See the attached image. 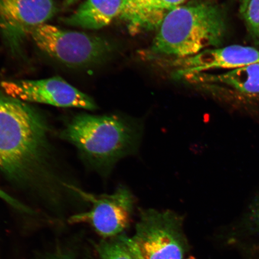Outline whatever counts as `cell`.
<instances>
[{
	"label": "cell",
	"instance_id": "1",
	"mask_svg": "<svg viewBox=\"0 0 259 259\" xmlns=\"http://www.w3.org/2000/svg\"><path fill=\"white\" fill-rule=\"evenodd\" d=\"M225 31L224 16L218 6L205 2L182 5L162 22L150 51L176 59L192 57L219 47Z\"/></svg>",
	"mask_w": 259,
	"mask_h": 259
},
{
	"label": "cell",
	"instance_id": "2",
	"mask_svg": "<svg viewBox=\"0 0 259 259\" xmlns=\"http://www.w3.org/2000/svg\"><path fill=\"white\" fill-rule=\"evenodd\" d=\"M142 132L139 121L124 116L82 114L73 119L64 135L96 166L110 170L136 153Z\"/></svg>",
	"mask_w": 259,
	"mask_h": 259
},
{
	"label": "cell",
	"instance_id": "3",
	"mask_svg": "<svg viewBox=\"0 0 259 259\" xmlns=\"http://www.w3.org/2000/svg\"><path fill=\"white\" fill-rule=\"evenodd\" d=\"M46 128L37 113L24 102L0 93V169L20 178L39 158Z\"/></svg>",
	"mask_w": 259,
	"mask_h": 259
},
{
	"label": "cell",
	"instance_id": "4",
	"mask_svg": "<svg viewBox=\"0 0 259 259\" xmlns=\"http://www.w3.org/2000/svg\"><path fill=\"white\" fill-rule=\"evenodd\" d=\"M30 36L42 52L69 67L93 66L106 60L112 51L105 38L47 24L34 29Z\"/></svg>",
	"mask_w": 259,
	"mask_h": 259
},
{
	"label": "cell",
	"instance_id": "5",
	"mask_svg": "<svg viewBox=\"0 0 259 259\" xmlns=\"http://www.w3.org/2000/svg\"><path fill=\"white\" fill-rule=\"evenodd\" d=\"M131 240L141 259H184L183 219L171 210H142Z\"/></svg>",
	"mask_w": 259,
	"mask_h": 259
},
{
	"label": "cell",
	"instance_id": "6",
	"mask_svg": "<svg viewBox=\"0 0 259 259\" xmlns=\"http://www.w3.org/2000/svg\"><path fill=\"white\" fill-rule=\"evenodd\" d=\"M92 203L89 211L79 213L70 219L72 223H88L97 234L105 238L118 236L127 228L134 208V195L127 187L120 186L111 194L87 193L74 189Z\"/></svg>",
	"mask_w": 259,
	"mask_h": 259
},
{
	"label": "cell",
	"instance_id": "7",
	"mask_svg": "<svg viewBox=\"0 0 259 259\" xmlns=\"http://www.w3.org/2000/svg\"><path fill=\"white\" fill-rule=\"evenodd\" d=\"M57 11L54 0H0V33L12 53L20 54L25 38Z\"/></svg>",
	"mask_w": 259,
	"mask_h": 259
},
{
	"label": "cell",
	"instance_id": "8",
	"mask_svg": "<svg viewBox=\"0 0 259 259\" xmlns=\"http://www.w3.org/2000/svg\"><path fill=\"white\" fill-rule=\"evenodd\" d=\"M5 94L22 102L44 103L61 108L94 110V100L60 77L40 80H5Z\"/></svg>",
	"mask_w": 259,
	"mask_h": 259
},
{
	"label": "cell",
	"instance_id": "9",
	"mask_svg": "<svg viewBox=\"0 0 259 259\" xmlns=\"http://www.w3.org/2000/svg\"><path fill=\"white\" fill-rule=\"evenodd\" d=\"M259 62V51L254 48L231 45L208 49L192 57L175 59L177 78L190 76L214 69L234 70Z\"/></svg>",
	"mask_w": 259,
	"mask_h": 259
},
{
	"label": "cell",
	"instance_id": "10",
	"mask_svg": "<svg viewBox=\"0 0 259 259\" xmlns=\"http://www.w3.org/2000/svg\"><path fill=\"white\" fill-rule=\"evenodd\" d=\"M186 0H123L118 17L130 34L156 30L165 18Z\"/></svg>",
	"mask_w": 259,
	"mask_h": 259
},
{
	"label": "cell",
	"instance_id": "11",
	"mask_svg": "<svg viewBox=\"0 0 259 259\" xmlns=\"http://www.w3.org/2000/svg\"><path fill=\"white\" fill-rule=\"evenodd\" d=\"M123 0H85L75 12L64 18L65 24L72 27L98 30L118 17Z\"/></svg>",
	"mask_w": 259,
	"mask_h": 259
},
{
	"label": "cell",
	"instance_id": "12",
	"mask_svg": "<svg viewBox=\"0 0 259 259\" xmlns=\"http://www.w3.org/2000/svg\"><path fill=\"white\" fill-rule=\"evenodd\" d=\"M188 78L197 79L200 82L222 83L245 95H259V62L224 73H201Z\"/></svg>",
	"mask_w": 259,
	"mask_h": 259
},
{
	"label": "cell",
	"instance_id": "13",
	"mask_svg": "<svg viewBox=\"0 0 259 259\" xmlns=\"http://www.w3.org/2000/svg\"><path fill=\"white\" fill-rule=\"evenodd\" d=\"M100 259H141L131 238L118 236L97 245Z\"/></svg>",
	"mask_w": 259,
	"mask_h": 259
},
{
	"label": "cell",
	"instance_id": "14",
	"mask_svg": "<svg viewBox=\"0 0 259 259\" xmlns=\"http://www.w3.org/2000/svg\"><path fill=\"white\" fill-rule=\"evenodd\" d=\"M241 15L251 33L259 38V0H250Z\"/></svg>",
	"mask_w": 259,
	"mask_h": 259
},
{
	"label": "cell",
	"instance_id": "15",
	"mask_svg": "<svg viewBox=\"0 0 259 259\" xmlns=\"http://www.w3.org/2000/svg\"><path fill=\"white\" fill-rule=\"evenodd\" d=\"M250 219L252 224L259 230V197L255 200L251 207Z\"/></svg>",
	"mask_w": 259,
	"mask_h": 259
},
{
	"label": "cell",
	"instance_id": "16",
	"mask_svg": "<svg viewBox=\"0 0 259 259\" xmlns=\"http://www.w3.org/2000/svg\"><path fill=\"white\" fill-rule=\"evenodd\" d=\"M0 197L15 207H17V208L19 209H24V207L20 205V203L16 201V200L14 199H13L12 197L9 196L8 194H6L1 190H0Z\"/></svg>",
	"mask_w": 259,
	"mask_h": 259
},
{
	"label": "cell",
	"instance_id": "17",
	"mask_svg": "<svg viewBox=\"0 0 259 259\" xmlns=\"http://www.w3.org/2000/svg\"><path fill=\"white\" fill-rule=\"evenodd\" d=\"M45 259H74L72 254L68 252H58L57 254L50 255Z\"/></svg>",
	"mask_w": 259,
	"mask_h": 259
},
{
	"label": "cell",
	"instance_id": "18",
	"mask_svg": "<svg viewBox=\"0 0 259 259\" xmlns=\"http://www.w3.org/2000/svg\"><path fill=\"white\" fill-rule=\"evenodd\" d=\"M80 1V0H65L63 6L65 8L70 7V6L75 5L76 3Z\"/></svg>",
	"mask_w": 259,
	"mask_h": 259
},
{
	"label": "cell",
	"instance_id": "19",
	"mask_svg": "<svg viewBox=\"0 0 259 259\" xmlns=\"http://www.w3.org/2000/svg\"><path fill=\"white\" fill-rule=\"evenodd\" d=\"M250 0H241V5H240V12L241 13L244 11V9L247 6L248 2Z\"/></svg>",
	"mask_w": 259,
	"mask_h": 259
}]
</instances>
